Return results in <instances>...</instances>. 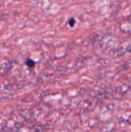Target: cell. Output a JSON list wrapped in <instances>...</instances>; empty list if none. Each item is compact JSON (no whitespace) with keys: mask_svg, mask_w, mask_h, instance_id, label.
<instances>
[{"mask_svg":"<svg viewBox=\"0 0 131 132\" xmlns=\"http://www.w3.org/2000/svg\"><path fill=\"white\" fill-rule=\"evenodd\" d=\"M25 63H26V65H27L28 67H33L35 66V62H34L32 60H31V59H28V60H26Z\"/></svg>","mask_w":131,"mask_h":132,"instance_id":"1","label":"cell"},{"mask_svg":"<svg viewBox=\"0 0 131 132\" xmlns=\"http://www.w3.org/2000/svg\"><path fill=\"white\" fill-rule=\"evenodd\" d=\"M14 1H19V0H14Z\"/></svg>","mask_w":131,"mask_h":132,"instance_id":"3","label":"cell"},{"mask_svg":"<svg viewBox=\"0 0 131 132\" xmlns=\"http://www.w3.org/2000/svg\"><path fill=\"white\" fill-rule=\"evenodd\" d=\"M69 24L70 26H73L74 24H75V19H70L69 20Z\"/></svg>","mask_w":131,"mask_h":132,"instance_id":"2","label":"cell"}]
</instances>
